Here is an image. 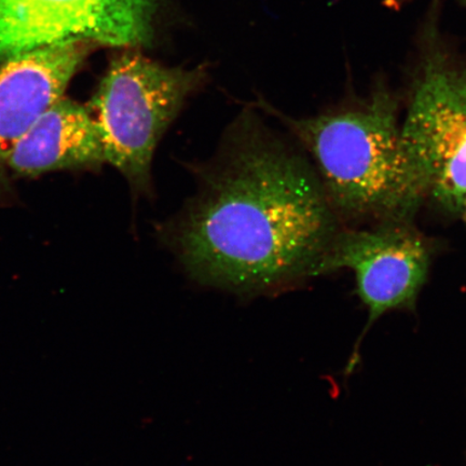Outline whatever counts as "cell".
<instances>
[{
	"label": "cell",
	"mask_w": 466,
	"mask_h": 466,
	"mask_svg": "<svg viewBox=\"0 0 466 466\" xmlns=\"http://www.w3.org/2000/svg\"><path fill=\"white\" fill-rule=\"evenodd\" d=\"M337 220L316 167L246 112L167 236L195 281L252 297L318 277Z\"/></svg>",
	"instance_id": "6da1fadb"
},
{
	"label": "cell",
	"mask_w": 466,
	"mask_h": 466,
	"mask_svg": "<svg viewBox=\"0 0 466 466\" xmlns=\"http://www.w3.org/2000/svg\"><path fill=\"white\" fill-rule=\"evenodd\" d=\"M105 163L101 134L90 107L61 97L15 144L5 170L26 177Z\"/></svg>",
	"instance_id": "ba28073f"
},
{
	"label": "cell",
	"mask_w": 466,
	"mask_h": 466,
	"mask_svg": "<svg viewBox=\"0 0 466 466\" xmlns=\"http://www.w3.org/2000/svg\"><path fill=\"white\" fill-rule=\"evenodd\" d=\"M86 43L64 44L10 58L0 66V174L15 144L60 100L86 56Z\"/></svg>",
	"instance_id": "52a82bcc"
},
{
	"label": "cell",
	"mask_w": 466,
	"mask_h": 466,
	"mask_svg": "<svg viewBox=\"0 0 466 466\" xmlns=\"http://www.w3.org/2000/svg\"><path fill=\"white\" fill-rule=\"evenodd\" d=\"M430 264L422 238L406 223L387 221L370 230H339L319 268V276L349 268L357 277L370 322L415 301Z\"/></svg>",
	"instance_id": "8992f818"
},
{
	"label": "cell",
	"mask_w": 466,
	"mask_h": 466,
	"mask_svg": "<svg viewBox=\"0 0 466 466\" xmlns=\"http://www.w3.org/2000/svg\"><path fill=\"white\" fill-rule=\"evenodd\" d=\"M207 79V66L167 67L138 52L127 51L110 63L89 107L101 134L105 162L124 175L133 189L149 190L157 146Z\"/></svg>",
	"instance_id": "277c9868"
},
{
	"label": "cell",
	"mask_w": 466,
	"mask_h": 466,
	"mask_svg": "<svg viewBox=\"0 0 466 466\" xmlns=\"http://www.w3.org/2000/svg\"><path fill=\"white\" fill-rule=\"evenodd\" d=\"M460 2H461V4L464 5V7L466 8V0H460Z\"/></svg>",
	"instance_id": "30bf717a"
},
{
	"label": "cell",
	"mask_w": 466,
	"mask_h": 466,
	"mask_svg": "<svg viewBox=\"0 0 466 466\" xmlns=\"http://www.w3.org/2000/svg\"><path fill=\"white\" fill-rule=\"evenodd\" d=\"M262 104L311 155L337 217L407 223L428 195L401 133L398 104L382 83L360 106L310 118H290Z\"/></svg>",
	"instance_id": "7a4b0ae2"
},
{
	"label": "cell",
	"mask_w": 466,
	"mask_h": 466,
	"mask_svg": "<svg viewBox=\"0 0 466 466\" xmlns=\"http://www.w3.org/2000/svg\"><path fill=\"white\" fill-rule=\"evenodd\" d=\"M431 0L415 37L410 105L401 133L427 194L451 212L466 200V50L441 25Z\"/></svg>",
	"instance_id": "3957f363"
},
{
	"label": "cell",
	"mask_w": 466,
	"mask_h": 466,
	"mask_svg": "<svg viewBox=\"0 0 466 466\" xmlns=\"http://www.w3.org/2000/svg\"><path fill=\"white\" fill-rule=\"evenodd\" d=\"M158 0H0V63L49 46H149Z\"/></svg>",
	"instance_id": "5b68a950"
},
{
	"label": "cell",
	"mask_w": 466,
	"mask_h": 466,
	"mask_svg": "<svg viewBox=\"0 0 466 466\" xmlns=\"http://www.w3.org/2000/svg\"><path fill=\"white\" fill-rule=\"evenodd\" d=\"M461 213H462V215H463V217H464V218L466 220V200H465V202L463 204V208H462V212Z\"/></svg>",
	"instance_id": "9c48e42d"
}]
</instances>
